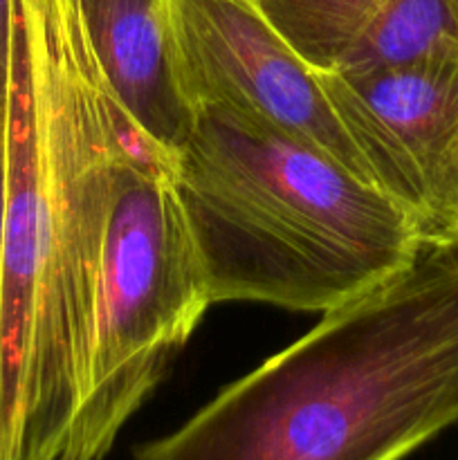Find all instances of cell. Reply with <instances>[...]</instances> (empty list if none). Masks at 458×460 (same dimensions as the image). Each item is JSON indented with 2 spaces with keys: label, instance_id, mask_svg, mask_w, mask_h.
Wrapping results in <instances>:
<instances>
[{
  "label": "cell",
  "instance_id": "cell-1",
  "mask_svg": "<svg viewBox=\"0 0 458 460\" xmlns=\"http://www.w3.org/2000/svg\"><path fill=\"white\" fill-rule=\"evenodd\" d=\"M458 425V241L323 313L130 460H404Z\"/></svg>",
  "mask_w": 458,
  "mask_h": 460
},
{
  "label": "cell",
  "instance_id": "cell-2",
  "mask_svg": "<svg viewBox=\"0 0 458 460\" xmlns=\"http://www.w3.org/2000/svg\"><path fill=\"white\" fill-rule=\"evenodd\" d=\"M211 304L328 313L413 259L407 211L295 135L229 106H198L171 162Z\"/></svg>",
  "mask_w": 458,
  "mask_h": 460
},
{
  "label": "cell",
  "instance_id": "cell-3",
  "mask_svg": "<svg viewBox=\"0 0 458 460\" xmlns=\"http://www.w3.org/2000/svg\"><path fill=\"white\" fill-rule=\"evenodd\" d=\"M171 162L151 139L115 162L72 460L110 454L211 305Z\"/></svg>",
  "mask_w": 458,
  "mask_h": 460
},
{
  "label": "cell",
  "instance_id": "cell-4",
  "mask_svg": "<svg viewBox=\"0 0 458 460\" xmlns=\"http://www.w3.org/2000/svg\"><path fill=\"white\" fill-rule=\"evenodd\" d=\"M317 79L373 184L422 238L458 241V52Z\"/></svg>",
  "mask_w": 458,
  "mask_h": 460
},
{
  "label": "cell",
  "instance_id": "cell-5",
  "mask_svg": "<svg viewBox=\"0 0 458 460\" xmlns=\"http://www.w3.org/2000/svg\"><path fill=\"white\" fill-rule=\"evenodd\" d=\"M164 12L180 90L191 111L229 106L250 112L373 182L317 72L256 0H164Z\"/></svg>",
  "mask_w": 458,
  "mask_h": 460
},
{
  "label": "cell",
  "instance_id": "cell-6",
  "mask_svg": "<svg viewBox=\"0 0 458 460\" xmlns=\"http://www.w3.org/2000/svg\"><path fill=\"white\" fill-rule=\"evenodd\" d=\"M314 72L346 75L458 52L449 0H256Z\"/></svg>",
  "mask_w": 458,
  "mask_h": 460
},
{
  "label": "cell",
  "instance_id": "cell-7",
  "mask_svg": "<svg viewBox=\"0 0 458 460\" xmlns=\"http://www.w3.org/2000/svg\"><path fill=\"white\" fill-rule=\"evenodd\" d=\"M108 90L155 146L173 155L193 111L180 90L164 0H76Z\"/></svg>",
  "mask_w": 458,
  "mask_h": 460
},
{
  "label": "cell",
  "instance_id": "cell-8",
  "mask_svg": "<svg viewBox=\"0 0 458 460\" xmlns=\"http://www.w3.org/2000/svg\"><path fill=\"white\" fill-rule=\"evenodd\" d=\"M13 30H16V0H0V115L3 117H7Z\"/></svg>",
  "mask_w": 458,
  "mask_h": 460
},
{
  "label": "cell",
  "instance_id": "cell-9",
  "mask_svg": "<svg viewBox=\"0 0 458 460\" xmlns=\"http://www.w3.org/2000/svg\"><path fill=\"white\" fill-rule=\"evenodd\" d=\"M4 205H7V124H4V117L0 115V296H3Z\"/></svg>",
  "mask_w": 458,
  "mask_h": 460
},
{
  "label": "cell",
  "instance_id": "cell-10",
  "mask_svg": "<svg viewBox=\"0 0 458 460\" xmlns=\"http://www.w3.org/2000/svg\"><path fill=\"white\" fill-rule=\"evenodd\" d=\"M449 3H452V12H454V16H456V22H458V0H449Z\"/></svg>",
  "mask_w": 458,
  "mask_h": 460
}]
</instances>
